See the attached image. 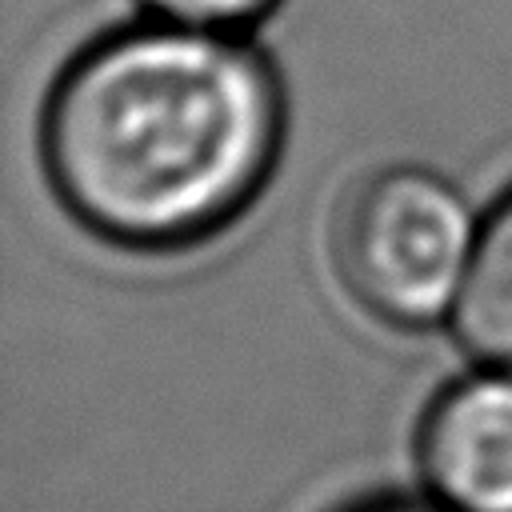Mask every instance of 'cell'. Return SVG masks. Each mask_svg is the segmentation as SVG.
Returning a JSON list of instances; mask_svg holds the SVG:
<instances>
[{"label":"cell","instance_id":"6da1fadb","mask_svg":"<svg viewBox=\"0 0 512 512\" xmlns=\"http://www.w3.org/2000/svg\"><path fill=\"white\" fill-rule=\"evenodd\" d=\"M284 88L252 36L136 16L52 80L36 156L60 212L92 240L188 252L228 232L284 148Z\"/></svg>","mask_w":512,"mask_h":512},{"label":"cell","instance_id":"277c9868","mask_svg":"<svg viewBox=\"0 0 512 512\" xmlns=\"http://www.w3.org/2000/svg\"><path fill=\"white\" fill-rule=\"evenodd\" d=\"M476 364L512 368V188L480 212V236L448 320Z\"/></svg>","mask_w":512,"mask_h":512},{"label":"cell","instance_id":"8992f818","mask_svg":"<svg viewBox=\"0 0 512 512\" xmlns=\"http://www.w3.org/2000/svg\"><path fill=\"white\" fill-rule=\"evenodd\" d=\"M348 512H448V508H440L432 496H420V500L416 496H376V500H364Z\"/></svg>","mask_w":512,"mask_h":512},{"label":"cell","instance_id":"5b68a950","mask_svg":"<svg viewBox=\"0 0 512 512\" xmlns=\"http://www.w3.org/2000/svg\"><path fill=\"white\" fill-rule=\"evenodd\" d=\"M140 16L160 24H180L196 32L252 36L284 0H132Z\"/></svg>","mask_w":512,"mask_h":512},{"label":"cell","instance_id":"7a4b0ae2","mask_svg":"<svg viewBox=\"0 0 512 512\" xmlns=\"http://www.w3.org/2000/svg\"><path fill=\"white\" fill-rule=\"evenodd\" d=\"M480 212L428 164H384L360 176L328 236L344 296L376 324L428 332L452 320L472 268Z\"/></svg>","mask_w":512,"mask_h":512},{"label":"cell","instance_id":"3957f363","mask_svg":"<svg viewBox=\"0 0 512 512\" xmlns=\"http://www.w3.org/2000/svg\"><path fill=\"white\" fill-rule=\"evenodd\" d=\"M416 472L448 512H512V368L476 364L428 400Z\"/></svg>","mask_w":512,"mask_h":512}]
</instances>
